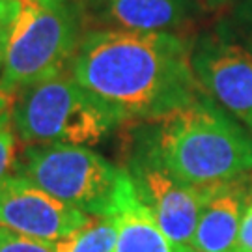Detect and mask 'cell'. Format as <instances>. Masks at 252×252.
I'll use <instances>...</instances> for the list:
<instances>
[{
	"label": "cell",
	"mask_w": 252,
	"mask_h": 252,
	"mask_svg": "<svg viewBox=\"0 0 252 252\" xmlns=\"http://www.w3.org/2000/svg\"><path fill=\"white\" fill-rule=\"evenodd\" d=\"M90 217L17 172L0 180V226L47 241H58L82 228Z\"/></svg>",
	"instance_id": "8"
},
{
	"label": "cell",
	"mask_w": 252,
	"mask_h": 252,
	"mask_svg": "<svg viewBox=\"0 0 252 252\" xmlns=\"http://www.w3.org/2000/svg\"><path fill=\"white\" fill-rule=\"evenodd\" d=\"M148 127L162 162L189 185L215 187L252 174V133L204 92Z\"/></svg>",
	"instance_id": "2"
},
{
	"label": "cell",
	"mask_w": 252,
	"mask_h": 252,
	"mask_svg": "<svg viewBox=\"0 0 252 252\" xmlns=\"http://www.w3.org/2000/svg\"><path fill=\"white\" fill-rule=\"evenodd\" d=\"M0 252H56L54 241L32 237L0 226Z\"/></svg>",
	"instance_id": "14"
},
{
	"label": "cell",
	"mask_w": 252,
	"mask_h": 252,
	"mask_svg": "<svg viewBox=\"0 0 252 252\" xmlns=\"http://www.w3.org/2000/svg\"><path fill=\"white\" fill-rule=\"evenodd\" d=\"M81 8L92 28L178 34L194 17L196 0H86Z\"/></svg>",
	"instance_id": "9"
},
{
	"label": "cell",
	"mask_w": 252,
	"mask_h": 252,
	"mask_svg": "<svg viewBox=\"0 0 252 252\" xmlns=\"http://www.w3.org/2000/svg\"><path fill=\"white\" fill-rule=\"evenodd\" d=\"M2 58H4V51H0V69H2Z\"/></svg>",
	"instance_id": "20"
},
{
	"label": "cell",
	"mask_w": 252,
	"mask_h": 252,
	"mask_svg": "<svg viewBox=\"0 0 252 252\" xmlns=\"http://www.w3.org/2000/svg\"><path fill=\"white\" fill-rule=\"evenodd\" d=\"M17 174L86 215H108L124 168L88 146L32 144L19 153Z\"/></svg>",
	"instance_id": "5"
},
{
	"label": "cell",
	"mask_w": 252,
	"mask_h": 252,
	"mask_svg": "<svg viewBox=\"0 0 252 252\" xmlns=\"http://www.w3.org/2000/svg\"><path fill=\"white\" fill-rule=\"evenodd\" d=\"M196 2L207 11H219V9L226 8L228 4H232L234 0H196Z\"/></svg>",
	"instance_id": "18"
},
{
	"label": "cell",
	"mask_w": 252,
	"mask_h": 252,
	"mask_svg": "<svg viewBox=\"0 0 252 252\" xmlns=\"http://www.w3.org/2000/svg\"><path fill=\"white\" fill-rule=\"evenodd\" d=\"M13 97L0 94V180L17 164V133L13 127Z\"/></svg>",
	"instance_id": "13"
},
{
	"label": "cell",
	"mask_w": 252,
	"mask_h": 252,
	"mask_svg": "<svg viewBox=\"0 0 252 252\" xmlns=\"http://www.w3.org/2000/svg\"><path fill=\"white\" fill-rule=\"evenodd\" d=\"M235 252H252V202L249 204L243 215V220H241Z\"/></svg>",
	"instance_id": "16"
},
{
	"label": "cell",
	"mask_w": 252,
	"mask_h": 252,
	"mask_svg": "<svg viewBox=\"0 0 252 252\" xmlns=\"http://www.w3.org/2000/svg\"><path fill=\"white\" fill-rule=\"evenodd\" d=\"M237 21H239L245 41L252 51V0H243V6H239V11H237Z\"/></svg>",
	"instance_id": "17"
},
{
	"label": "cell",
	"mask_w": 252,
	"mask_h": 252,
	"mask_svg": "<svg viewBox=\"0 0 252 252\" xmlns=\"http://www.w3.org/2000/svg\"><path fill=\"white\" fill-rule=\"evenodd\" d=\"M251 202V174L211 187L189 247L198 252H235L241 220Z\"/></svg>",
	"instance_id": "10"
},
{
	"label": "cell",
	"mask_w": 252,
	"mask_h": 252,
	"mask_svg": "<svg viewBox=\"0 0 252 252\" xmlns=\"http://www.w3.org/2000/svg\"><path fill=\"white\" fill-rule=\"evenodd\" d=\"M190 63L200 90L252 133V51L222 32L192 43Z\"/></svg>",
	"instance_id": "7"
},
{
	"label": "cell",
	"mask_w": 252,
	"mask_h": 252,
	"mask_svg": "<svg viewBox=\"0 0 252 252\" xmlns=\"http://www.w3.org/2000/svg\"><path fill=\"white\" fill-rule=\"evenodd\" d=\"M181 252H198V251H194L192 247H183V245H181Z\"/></svg>",
	"instance_id": "19"
},
{
	"label": "cell",
	"mask_w": 252,
	"mask_h": 252,
	"mask_svg": "<svg viewBox=\"0 0 252 252\" xmlns=\"http://www.w3.org/2000/svg\"><path fill=\"white\" fill-rule=\"evenodd\" d=\"M21 0H0V51L8 45L9 34L21 13Z\"/></svg>",
	"instance_id": "15"
},
{
	"label": "cell",
	"mask_w": 252,
	"mask_h": 252,
	"mask_svg": "<svg viewBox=\"0 0 252 252\" xmlns=\"http://www.w3.org/2000/svg\"><path fill=\"white\" fill-rule=\"evenodd\" d=\"M124 170L166 237L189 247L211 187H194L176 178L159 157L148 126L127 135Z\"/></svg>",
	"instance_id": "6"
},
{
	"label": "cell",
	"mask_w": 252,
	"mask_h": 252,
	"mask_svg": "<svg viewBox=\"0 0 252 252\" xmlns=\"http://www.w3.org/2000/svg\"><path fill=\"white\" fill-rule=\"evenodd\" d=\"M110 213L116 222L114 252H181V245L172 243L138 198L126 170L120 178Z\"/></svg>",
	"instance_id": "11"
},
{
	"label": "cell",
	"mask_w": 252,
	"mask_h": 252,
	"mask_svg": "<svg viewBox=\"0 0 252 252\" xmlns=\"http://www.w3.org/2000/svg\"><path fill=\"white\" fill-rule=\"evenodd\" d=\"M116 222L112 213L90 217L77 232L54 241L56 252H114Z\"/></svg>",
	"instance_id": "12"
},
{
	"label": "cell",
	"mask_w": 252,
	"mask_h": 252,
	"mask_svg": "<svg viewBox=\"0 0 252 252\" xmlns=\"http://www.w3.org/2000/svg\"><path fill=\"white\" fill-rule=\"evenodd\" d=\"M190 53L180 34L90 28L69 69L120 124H150L202 94Z\"/></svg>",
	"instance_id": "1"
},
{
	"label": "cell",
	"mask_w": 252,
	"mask_h": 252,
	"mask_svg": "<svg viewBox=\"0 0 252 252\" xmlns=\"http://www.w3.org/2000/svg\"><path fill=\"white\" fill-rule=\"evenodd\" d=\"M13 127L21 142L95 146L103 142L118 118L92 97L71 69L19 92L13 97Z\"/></svg>",
	"instance_id": "4"
},
{
	"label": "cell",
	"mask_w": 252,
	"mask_h": 252,
	"mask_svg": "<svg viewBox=\"0 0 252 252\" xmlns=\"http://www.w3.org/2000/svg\"><path fill=\"white\" fill-rule=\"evenodd\" d=\"M0 69V94L19 92L71 67L86 32L81 4L73 0H21Z\"/></svg>",
	"instance_id": "3"
}]
</instances>
